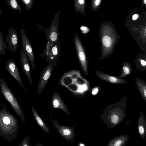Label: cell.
<instances>
[{"mask_svg":"<svg viewBox=\"0 0 146 146\" xmlns=\"http://www.w3.org/2000/svg\"><path fill=\"white\" fill-rule=\"evenodd\" d=\"M128 98L124 96L118 102L108 105L101 115V119L108 129L114 128L125 119L127 113L126 108Z\"/></svg>","mask_w":146,"mask_h":146,"instance_id":"6da1fadb","label":"cell"},{"mask_svg":"<svg viewBox=\"0 0 146 146\" xmlns=\"http://www.w3.org/2000/svg\"><path fill=\"white\" fill-rule=\"evenodd\" d=\"M99 34L102 45V55L100 59H102L112 54L119 38L113 25L109 23L101 25Z\"/></svg>","mask_w":146,"mask_h":146,"instance_id":"7a4b0ae2","label":"cell"},{"mask_svg":"<svg viewBox=\"0 0 146 146\" xmlns=\"http://www.w3.org/2000/svg\"><path fill=\"white\" fill-rule=\"evenodd\" d=\"M0 86L1 91L7 100L11 104L14 109L24 123L25 118L24 115L20 105L3 78L0 79Z\"/></svg>","mask_w":146,"mask_h":146,"instance_id":"3957f363","label":"cell"},{"mask_svg":"<svg viewBox=\"0 0 146 146\" xmlns=\"http://www.w3.org/2000/svg\"><path fill=\"white\" fill-rule=\"evenodd\" d=\"M74 42L76 52L82 69L84 74L88 73L87 58L81 42L77 35H75Z\"/></svg>","mask_w":146,"mask_h":146,"instance_id":"277c9868","label":"cell"},{"mask_svg":"<svg viewBox=\"0 0 146 146\" xmlns=\"http://www.w3.org/2000/svg\"><path fill=\"white\" fill-rule=\"evenodd\" d=\"M53 124L54 126L63 137L68 142H72L73 141L76 135L74 127L60 125L56 120H53Z\"/></svg>","mask_w":146,"mask_h":146,"instance_id":"5b68a950","label":"cell"},{"mask_svg":"<svg viewBox=\"0 0 146 146\" xmlns=\"http://www.w3.org/2000/svg\"><path fill=\"white\" fill-rule=\"evenodd\" d=\"M20 32L23 48L30 61L33 69H34L35 67L34 63L35 57L31 44L26 35V31L21 28L20 29Z\"/></svg>","mask_w":146,"mask_h":146,"instance_id":"8992f818","label":"cell"},{"mask_svg":"<svg viewBox=\"0 0 146 146\" xmlns=\"http://www.w3.org/2000/svg\"><path fill=\"white\" fill-rule=\"evenodd\" d=\"M6 41L8 48L11 52H14L18 49V36L16 30L13 27L9 29Z\"/></svg>","mask_w":146,"mask_h":146,"instance_id":"52a82bcc","label":"cell"},{"mask_svg":"<svg viewBox=\"0 0 146 146\" xmlns=\"http://www.w3.org/2000/svg\"><path fill=\"white\" fill-rule=\"evenodd\" d=\"M19 61L21 64L23 71L30 82L33 86L31 70L28 58L23 47L20 51V57Z\"/></svg>","mask_w":146,"mask_h":146,"instance_id":"ba28073f","label":"cell"},{"mask_svg":"<svg viewBox=\"0 0 146 146\" xmlns=\"http://www.w3.org/2000/svg\"><path fill=\"white\" fill-rule=\"evenodd\" d=\"M52 68V65L50 64L42 71L38 86V94H40L45 88L51 76Z\"/></svg>","mask_w":146,"mask_h":146,"instance_id":"9c48e42d","label":"cell"},{"mask_svg":"<svg viewBox=\"0 0 146 146\" xmlns=\"http://www.w3.org/2000/svg\"><path fill=\"white\" fill-rule=\"evenodd\" d=\"M50 104L53 108L61 110L69 116H70V113L67 106L60 96L56 92L53 94Z\"/></svg>","mask_w":146,"mask_h":146,"instance_id":"30bf717a","label":"cell"},{"mask_svg":"<svg viewBox=\"0 0 146 146\" xmlns=\"http://www.w3.org/2000/svg\"><path fill=\"white\" fill-rule=\"evenodd\" d=\"M5 67L6 69L17 81L19 84L27 92V89L25 88L22 82L19 72L18 68L15 61L12 59L8 60L6 63Z\"/></svg>","mask_w":146,"mask_h":146,"instance_id":"8fae6325","label":"cell"},{"mask_svg":"<svg viewBox=\"0 0 146 146\" xmlns=\"http://www.w3.org/2000/svg\"><path fill=\"white\" fill-rule=\"evenodd\" d=\"M96 75L98 78L113 84H124L127 83V81L122 78H119L104 73L99 71L96 70Z\"/></svg>","mask_w":146,"mask_h":146,"instance_id":"7c38bea8","label":"cell"},{"mask_svg":"<svg viewBox=\"0 0 146 146\" xmlns=\"http://www.w3.org/2000/svg\"><path fill=\"white\" fill-rule=\"evenodd\" d=\"M60 13L59 11L55 14L50 25L49 37L50 40L52 42H55L58 38Z\"/></svg>","mask_w":146,"mask_h":146,"instance_id":"4fadbf2b","label":"cell"},{"mask_svg":"<svg viewBox=\"0 0 146 146\" xmlns=\"http://www.w3.org/2000/svg\"><path fill=\"white\" fill-rule=\"evenodd\" d=\"M138 131L140 137L144 139L146 136V122L142 112H141L139 117L137 125Z\"/></svg>","mask_w":146,"mask_h":146,"instance_id":"5bb4252c","label":"cell"},{"mask_svg":"<svg viewBox=\"0 0 146 146\" xmlns=\"http://www.w3.org/2000/svg\"><path fill=\"white\" fill-rule=\"evenodd\" d=\"M129 139L126 135H119L111 139L108 143L107 146H125Z\"/></svg>","mask_w":146,"mask_h":146,"instance_id":"9a60e30c","label":"cell"},{"mask_svg":"<svg viewBox=\"0 0 146 146\" xmlns=\"http://www.w3.org/2000/svg\"><path fill=\"white\" fill-rule=\"evenodd\" d=\"M32 109L34 119L37 125L43 131L48 133H49V129L45 122L43 120L33 107H32Z\"/></svg>","mask_w":146,"mask_h":146,"instance_id":"2e32d148","label":"cell"},{"mask_svg":"<svg viewBox=\"0 0 146 146\" xmlns=\"http://www.w3.org/2000/svg\"><path fill=\"white\" fill-rule=\"evenodd\" d=\"M137 88L144 100L146 102V83L141 79L136 78L135 80Z\"/></svg>","mask_w":146,"mask_h":146,"instance_id":"e0dca14e","label":"cell"},{"mask_svg":"<svg viewBox=\"0 0 146 146\" xmlns=\"http://www.w3.org/2000/svg\"><path fill=\"white\" fill-rule=\"evenodd\" d=\"M74 6L77 14L79 11L85 17V0H74Z\"/></svg>","mask_w":146,"mask_h":146,"instance_id":"ac0fdd59","label":"cell"},{"mask_svg":"<svg viewBox=\"0 0 146 146\" xmlns=\"http://www.w3.org/2000/svg\"><path fill=\"white\" fill-rule=\"evenodd\" d=\"M121 74L118 76L122 78L131 74L132 73V68L131 65L128 62H125L123 63Z\"/></svg>","mask_w":146,"mask_h":146,"instance_id":"d6986e66","label":"cell"},{"mask_svg":"<svg viewBox=\"0 0 146 146\" xmlns=\"http://www.w3.org/2000/svg\"><path fill=\"white\" fill-rule=\"evenodd\" d=\"M9 6L13 11H17L21 13L22 9L17 0H5Z\"/></svg>","mask_w":146,"mask_h":146,"instance_id":"ffe728a7","label":"cell"},{"mask_svg":"<svg viewBox=\"0 0 146 146\" xmlns=\"http://www.w3.org/2000/svg\"><path fill=\"white\" fill-rule=\"evenodd\" d=\"M7 48L5 40L2 33L0 31V55H3L5 54L6 49Z\"/></svg>","mask_w":146,"mask_h":146,"instance_id":"44dd1931","label":"cell"},{"mask_svg":"<svg viewBox=\"0 0 146 146\" xmlns=\"http://www.w3.org/2000/svg\"><path fill=\"white\" fill-rule=\"evenodd\" d=\"M102 0H92L91 7L92 10H97L100 7Z\"/></svg>","mask_w":146,"mask_h":146,"instance_id":"7402d4cb","label":"cell"},{"mask_svg":"<svg viewBox=\"0 0 146 146\" xmlns=\"http://www.w3.org/2000/svg\"><path fill=\"white\" fill-rule=\"evenodd\" d=\"M24 5L26 9L29 10L31 9L33 7L34 0H21Z\"/></svg>","mask_w":146,"mask_h":146,"instance_id":"603a6c76","label":"cell"},{"mask_svg":"<svg viewBox=\"0 0 146 146\" xmlns=\"http://www.w3.org/2000/svg\"><path fill=\"white\" fill-rule=\"evenodd\" d=\"M53 55L54 56H56L58 53V50L57 46H53L52 48V50Z\"/></svg>","mask_w":146,"mask_h":146,"instance_id":"cb8c5ba5","label":"cell"},{"mask_svg":"<svg viewBox=\"0 0 146 146\" xmlns=\"http://www.w3.org/2000/svg\"><path fill=\"white\" fill-rule=\"evenodd\" d=\"M3 122L5 124L8 125L10 122V120L9 117H5L3 118Z\"/></svg>","mask_w":146,"mask_h":146,"instance_id":"d4e9b609","label":"cell"},{"mask_svg":"<svg viewBox=\"0 0 146 146\" xmlns=\"http://www.w3.org/2000/svg\"><path fill=\"white\" fill-rule=\"evenodd\" d=\"M29 138L26 137L23 142L21 145L28 146L29 145Z\"/></svg>","mask_w":146,"mask_h":146,"instance_id":"484cf974","label":"cell"},{"mask_svg":"<svg viewBox=\"0 0 146 146\" xmlns=\"http://www.w3.org/2000/svg\"><path fill=\"white\" fill-rule=\"evenodd\" d=\"M80 29L84 33H86L89 31V29L87 27L85 26L82 27H81Z\"/></svg>","mask_w":146,"mask_h":146,"instance_id":"4316f807","label":"cell"},{"mask_svg":"<svg viewBox=\"0 0 146 146\" xmlns=\"http://www.w3.org/2000/svg\"><path fill=\"white\" fill-rule=\"evenodd\" d=\"M139 17L138 15L136 14H134L132 17V19L133 21L137 20Z\"/></svg>","mask_w":146,"mask_h":146,"instance_id":"83f0119b","label":"cell"},{"mask_svg":"<svg viewBox=\"0 0 146 146\" xmlns=\"http://www.w3.org/2000/svg\"><path fill=\"white\" fill-rule=\"evenodd\" d=\"M141 65L143 66H145L146 64V61L143 60H141L140 61Z\"/></svg>","mask_w":146,"mask_h":146,"instance_id":"f1b7e54d","label":"cell"},{"mask_svg":"<svg viewBox=\"0 0 146 146\" xmlns=\"http://www.w3.org/2000/svg\"><path fill=\"white\" fill-rule=\"evenodd\" d=\"M78 145L80 146H85V145L84 144H83L82 143H80V144H79L78 143Z\"/></svg>","mask_w":146,"mask_h":146,"instance_id":"f546056e","label":"cell"},{"mask_svg":"<svg viewBox=\"0 0 146 146\" xmlns=\"http://www.w3.org/2000/svg\"><path fill=\"white\" fill-rule=\"evenodd\" d=\"M143 2L144 4L145 5L146 4V0H143Z\"/></svg>","mask_w":146,"mask_h":146,"instance_id":"4dcf8cb0","label":"cell"},{"mask_svg":"<svg viewBox=\"0 0 146 146\" xmlns=\"http://www.w3.org/2000/svg\"><path fill=\"white\" fill-rule=\"evenodd\" d=\"M2 13V11H1V8L0 7V15Z\"/></svg>","mask_w":146,"mask_h":146,"instance_id":"1f68e13d","label":"cell"},{"mask_svg":"<svg viewBox=\"0 0 146 146\" xmlns=\"http://www.w3.org/2000/svg\"><path fill=\"white\" fill-rule=\"evenodd\" d=\"M1 59H2V58H1L0 57V62H1Z\"/></svg>","mask_w":146,"mask_h":146,"instance_id":"d6a6232c","label":"cell"},{"mask_svg":"<svg viewBox=\"0 0 146 146\" xmlns=\"http://www.w3.org/2000/svg\"></svg>","mask_w":146,"mask_h":146,"instance_id":"836d02e7","label":"cell"}]
</instances>
